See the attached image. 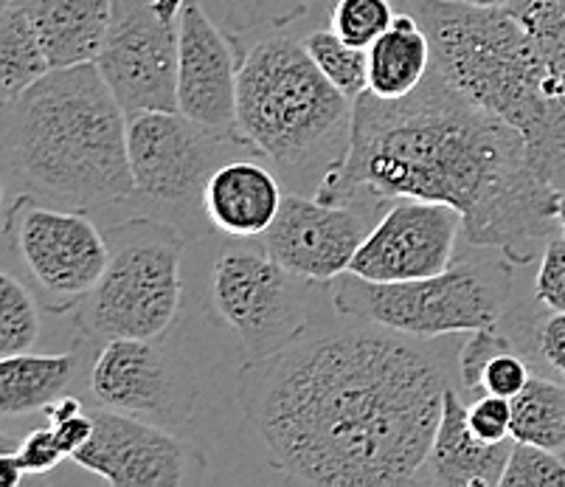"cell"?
Returning a JSON list of instances; mask_svg holds the SVG:
<instances>
[{
    "label": "cell",
    "instance_id": "cell-1",
    "mask_svg": "<svg viewBox=\"0 0 565 487\" xmlns=\"http://www.w3.org/2000/svg\"><path fill=\"white\" fill-rule=\"evenodd\" d=\"M448 387L434 338L338 313L245 363L239 406L285 479L392 487L423 476Z\"/></svg>",
    "mask_w": 565,
    "mask_h": 487
},
{
    "label": "cell",
    "instance_id": "cell-2",
    "mask_svg": "<svg viewBox=\"0 0 565 487\" xmlns=\"http://www.w3.org/2000/svg\"><path fill=\"white\" fill-rule=\"evenodd\" d=\"M330 203L385 209L416 198L459 209L461 237L515 265L534 263L557 229V189L526 138L467 99L436 65L399 99H354L352 147L316 194Z\"/></svg>",
    "mask_w": 565,
    "mask_h": 487
},
{
    "label": "cell",
    "instance_id": "cell-3",
    "mask_svg": "<svg viewBox=\"0 0 565 487\" xmlns=\"http://www.w3.org/2000/svg\"><path fill=\"white\" fill-rule=\"evenodd\" d=\"M9 192L102 212L138 198L127 113L96 63L54 68L3 102Z\"/></svg>",
    "mask_w": 565,
    "mask_h": 487
},
{
    "label": "cell",
    "instance_id": "cell-4",
    "mask_svg": "<svg viewBox=\"0 0 565 487\" xmlns=\"http://www.w3.org/2000/svg\"><path fill=\"white\" fill-rule=\"evenodd\" d=\"M416 14L434 49V65L467 99L510 121L554 189H565V105L532 40L507 7L467 0H397Z\"/></svg>",
    "mask_w": 565,
    "mask_h": 487
},
{
    "label": "cell",
    "instance_id": "cell-5",
    "mask_svg": "<svg viewBox=\"0 0 565 487\" xmlns=\"http://www.w3.org/2000/svg\"><path fill=\"white\" fill-rule=\"evenodd\" d=\"M352 127L354 99L321 74L305 40L265 38L243 54L236 133L290 192H321L347 161Z\"/></svg>",
    "mask_w": 565,
    "mask_h": 487
},
{
    "label": "cell",
    "instance_id": "cell-6",
    "mask_svg": "<svg viewBox=\"0 0 565 487\" xmlns=\"http://www.w3.org/2000/svg\"><path fill=\"white\" fill-rule=\"evenodd\" d=\"M107 245L105 274L74 313L82 336L90 347L167 338L183 301L181 229L161 218H127L107 229Z\"/></svg>",
    "mask_w": 565,
    "mask_h": 487
},
{
    "label": "cell",
    "instance_id": "cell-7",
    "mask_svg": "<svg viewBox=\"0 0 565 487\" xmlns=\"http://www.w3.org/2000/svg\"><path fill=\"white\" fill-rule=\"evenodd\" d=\"M512 294L515 263L507 256L461 260L441 274L408 282H369L349 271L332 279V305L338 313L416 338L456 336L498 325L510 310Z\"/></svg>",
    "mask_w": 565,
    "mask_h": 487
},
{
    "label": "cell",
    "instance_id": "cell-8",
    "mask_svg": "<svg viewBox=\"0 0 565 487\" xmlns=\"http://www.w3.org/2000/svg\"><path fill=\"white\" fill-rule=\"evenodd\" d=\"M3 245L40 305L56 316L87 299L110 260L107 234L87 212L54 207L32 194H14L9 203Z\"/></svg>",
    "mask_w": 565,
    "mask_h": 487
},
{
    "label": "cell",
    "instance_id": "cell-9",
    "mask_svg": "<svg viewBox=\"0 0 565 487\" xmlns=\"http://www.w3.org/2000/svg\"><path fill=\"white\" fill-rule=\"evenodd\" d=\"M316 282L290 274L265 245L228 243L212 268V301L250 361L274 356L316 321L307 290Z\"/></svg>",
    "mask_w": 565,
    "mask_h": 487
},
{
    "label": "cell",
    "instance_id": "cell-10",
    "mask_svg": "<svg viewBox=\"0 0 565 487\" xmlns=\"http://www.w3.org/2000/svg\"><path fill=\"white\" fill-rule=\"evenodd\" d=\"M127 147L138 198L186 209L198 203L203 209L209 178L225 161L250 150L243 138L198 125L181 110H141L127 116Z\"/></svg>",
    "mask_w": 565,
    "mask_h": 487
},
{
    "label": "cell",
    "instance_id": "cell-11",
    "mask_svg": "<svg viewBox=\"0 0 565 487\" xmlns=\"http://www.w3.org/2000/svg\"><path fill=\"white\" fill-rule=\"evenodd\" d=\"M186 0H116L96 65L127 116L178 110L181 14Z\"/></svg>",
    "mask_w": 565,
    "mask_h": 487
},
{
    "label": "cell",
    "instance_id": "cell-12",
    "mask_svg": "<svg viewBox=\"0 0 565 487\" xmlns=\"http://www.w3.org/2000/svg\"><path fill=\"white\" fill-rule=\"evenodd\" d=\"M96 406L132 414L181 432L194 414L200 381L181 352L147 338H118L99 347L87 375Z\"/></svg>",
    "mask_w": 565,
    "mask_h": 487
},
{
    "label": "cell",
    "instance_id": "cell-13",
    "mask_svg": "<svg viewBox=\"0 0 565 487\" xmlns=\"http://www.w3.org/2000/svg\"><path fill=\"white\" fill-rule=\"evenodd\" d=\"M380 218L383 212L366 203H330L287 192L279 218L259 240L290 274L323 285L347 274Z\"/></svg>",
    "mask_w": 565,
    "mask_h": 487
},
{
    "label": "cell",
    "instance_id": "cell-14",
    "mask_svg": "<svg viewBox=\"0 0 565 487\" xmlns=\"http://www.w3.org/2000/svg\"><path fill=\"white\" fill-rule=\"evenodd\" d=\"M465 220L448 203L403 198L385 209L354 254L349 274L369 282H408L454 265Z\"/></svg>",
    "mask_w": 565,
    "mask_h": 487
},
{
    "label": "cell",
    "instance_id": "cell-15",
    "mask_svg": "<svg viewBox=\"0 0 565 487\" xmlns=\"http://www.w3.org/2000/svg\"><path fill=\"white\" fill-rule=\"evenodd\" d=\"M94 437L71 459L113 487H178L200 459L169 428L132 414L94 409Z\"/></svg>",
    "mask_w": 565,
    "mask_h": 487
},
{
    "label": "cell",
    "instance_id": "cell-16",
    "mask_svg": "<svg viewBox=\"0 0 565 487\" xmlns=\"http://www.w3.org/2000/svg\"><path fill=\"white\" fill-rule=\"evenodd\" d=\"M234 45L200 0H186L181 14V65L178 110L203 127L239 138L236 133Z\"/></svg>",
    "mask_w": 565,
    "mask_h": 487
},
{
    "label": "cell",
    "instance_id": "cell-17",
    "mask_svg": "<svg viewBox=\"0 0 565 487\" xmlns=\"http://www.w3.org/2000/svg\"><path fill=\"white\" fill-rule=\"evenodd\" d=\"M281 203L279 176L243 156L225 161L203 192L205 220L234 240L262 237L279 218Z\"/></svg>",
    "mask_w": 565,
    "mask_h": 487
},
{
    "label": "cell",
    "instance_id": "cell-18",
    "mask_svg": "<svg viewBox=\"0 0 565 487\" xmlns=\"http://www.w3.org/2000/svg\"><path fill=\"white\" fill-rule=\"evenodd\" d=\"M512 445H515V437L501 440V443H484L476 437L467 423V406L461 403L459 392L448 387L441 423L436 428L419 481L448 487H501Z\"/></svg>",
    "mask_w": 565,
    "mask_h": 487
},
{
    "label": "cell",
    "instance_id": "cell-19",
    "mask_svg": "<svg viewBox=\"0 0 565 487\" xmlns=\"http://www.w3.org/2000/svg\"><path fill=\"white\" fill-rule=\"evenodd\" d=\"M38 29L51 68L96 63L107 43L116 0H18Z\"/></svg>",
    "mask_w": 565,
    "mask_h": 487
},
{
    "label": "cell",
    "instance_id": "cell-20",
    "mask_svg": "<svg viewBox=\"0 0 565 487\" xmlns=\"http://www.w3.org/2000/svg\"><path fill=\"white\" fill-rule=\"evenodd\" d=\"M434 65V49L423 23L399 9L394 23L369 45V91L383 99H399L423 85Z\"/></svg>",
    "mask_w": 565,
    "mask_h": 487
},
{
    "label": "cell",
    "instance_id": "cell-21",
    "mask_svg": "<svg viewBox=\"0 0 565 487\" xmlns=\"http://www.w3.org/2000/svg\"><path fill=\"white\" fill-rule=\"evenodd\" d=\"M79 372V358L74 352L60 356H9L0 358V409L12 414L45 412L51 403L68 394Z\"/></svg>",
    "mask_w": 565,
    "mask_h": 487
},
{
    "label": "cell",
    "instance_id": "cell-22",
    "mask_svg": "<svg viewBox=\"0 0 565 487\" xmlns=\"http://www.w3.org/2000/svg\"><path fill=\"white\" fill-rule=\"evenodd\" d=\"M51 68L38 29L18 0H3L0 12V91L3 102L43 80Z\"/></svg>",
    "mask_w": 565,
    "mask_h": 487
},
{
    "label": "cell",
    "instance_id": "cell-23",
    "mask_svg": "<svg viewBox=\"0 0 565 487\" xmlns=\"http://www.w3.org/2000/svg\"><path fill=\"white\" fill-rule=\"evenodd\" d=\"M512 437L565 456V383L529 378L512 398Z\"/></svg>",
    "mask_w": 565,
    "mask_h": 487
},
{
    "label": "cell",
    "instance_id": "cell-24",
    "mask_svg": "<svg viewBox=\"0 0 565 487\" xmlns=\"http://www.w3.org/2000/svg\"><path fill=\"white\" fill-rule=\"evenodd\" d=\"M532 40L548 76V88L565 105V0H510L507 3Z\"/></svg>",
    "mask_w": 565,
    "mask_h": 487
},
{
    "label": "cell",
    "instance_id": "cell-25",
    "mask_svg": "<svg viewBox=\"0 0 565 487\" xmlns=\"http://www.w3.org/2000/svg\"><path fill=\"white\" fill-rule=\"evenodd\" d=\"M40 299L23 279L0 274V358L32 352L40 341Z\"/></svg>",
    "mask_w": 565,
    "mask_h": 487
},
{
    "label": "cell",
    "instance_id": "cell-26",
    "mask_svg": "<svg viewBox=\"0 0 565 487\" xmlns=\"http://www.w3.org/2000/svg\"><path fill=\"white\" fill-rule=\"evenodd\" d=\"M307 51L321 68V74L349 99H358L369 91V51L343 43L332 29H316L305 38Z\"/></svg>",
    "mask_w": 565,
    "mask_h": 487
},
{
    "label": "cell",
    "instance_id": "cell-27",
    "mask_svg": "<svg viewBox=\"0 0 565 487\" xmlns=\"http://www.w3.org/2000/svg\"><path fill=\"white\" fill-rule=\"evenodd\" d=\"M397 18L394 0H332L330 29L354 49H366Z\"/></svg>",
    "mask_w": 565,
    "mask_h": 487
},
{
    "label": "cell",
    "instance_id": "cell-28",
    "mask_svg": "<svg viewBox=\"0 0 565 487\" xmlns=\"http://www.w3.org/2000/svg\"><path fill=\"white\" fill-rule=\"evenodd\" d=\"M312 0H214L220 23L231 32H259L292 23L310 9Z\"/></svg>",
    "mask_w": 565,
    "mask_h": 487
},
{
    "label": "cell",
    "instance_id": "cell-29",
    "mask_svg": "<svg viewBox=\"0 0 565 487\" xmlns=\"http://www.w3.org/2000/svg\"><path fill=\"white\" fill-rule=\"evenodd\" d=\"M501 487H565V456L515 440Z\"/></svg>",
    "mask_w": 565,
    "mask_h": 487
},
{
    "label": "cell",
    "instance_id": "cell-30",
    "mask_svg": "<svg viewBox=\"0 0 565 487\" xmlns=\"http://www.w3.org/2000/svg\"><path fill=\"white\" fill-rule=\"evenodd\" d=\"M510 350H512V341L498 330V325L470 332V338H467L465 347L459 350L461 387H465L467 392H481L484 372L487 367H490L492 358Z\"/></svg>",
    "mask_w": 565,
    "mask_h": 487
},
{
    "label": "cell",
    "instance_id": "cell-31",
    "mask_svg": "<svg viewBox=\"0 0 565 487\" xmlns=\"http://www.w3.org/2000/svg\"><path fill=\"white\" fill-rule=\"evenodd\" d=\"M3 454H9L18 463V468L23 470L25 476H43L49 470H54L56 465L63 463L65 451L63 445L56 443L54 428L45 425V428H34L32 434H25L14 448H7Z\"/></svg>",
    "mask_w": 565,
    "mask_h": 487
},
{
    "label": "cell",
    "instance_id": "cell-32",
    "mask_svg": "<svg viewBox=\"0 0 565 487\" xmlns=\"http://www.w3.org/2000/svg\"><path fill=\"white\" fill-rule=\"evenodd\" d=\"M534 299L546 310H565V234H554L541 254L534 276Z\"/></svg>",
    "mask_w": 565,
    "mask_h": 487
},
{
    "label": "cell",
    "instance_id": "cell-33",
    "mask_svg": "<svg viewBox=\"0 0 565 487\" xmlns=\"http://www.w3.org/2000/svg\"><path fill=\"white\" fill-rule=\"evenodd\" d=\"M467 423L484 443H501L512 437V400L484 392L467 406Z\"/></svg>",
    "mask_w": 565,
    "mask_h": 487
},
{
    "label": "cell",
    "instance_id": "cell-34",
    "mask_svg": "<svg viewBox=\"0 0 565 487\" xmlns=\"http://www.w3.org/2000/svg\"><path fill=\"white\" fill-rule=\"evenodd\" d=\"M532 372H529L526 361L521 356H515V350L501 352L490 361L484 372V383H481V392L501 394V398H518L523 392V387L529 383Z\"/></svg>",
    "mask_w": 565,
    "mask_h": 487
},
{
    "label": "cell",
    "instance_id": "cell-35",
    "mask_svg": "<svg viewBox=\"0 0 565 487\" xmlns=\"http://www.w3.org/2000/svg\"><path fill=\"white\" fill-rule=\"evenodd\" d=\"M534 336L543 361L565 381V310H548L534 327Z\"/></svg>",
    "mask_w": 565,
    "mask_h": 487
},
{
    "label": "cell",
    "instance_id": "cell-36",
    "mask_svg": "<svg viewBox=\"0 0 565 487\" xmlns=\"http://www.w3.org/2000/svg\"><path fill=\"white\" fill-rule=\"evenodd\" d=\"M51 428H54L56 443L63 445L65 454L74 456L76 451L87 443V440L94 437V417H90V412H82V414H76V417H68V420H54V423H51Z\"/></svg>",
    "mask_w": 565,
    "mask_h": 487
},
{
    "label": "cell",
    "instance_id": "cell-37",
    "mask_svg": "<svg viewBox=\"0 0 565 487\" xmlns=\"http://www.w3.org/2000/svg\"><path fill=\"white\" fill-rule=\"evenodd\" d=\"M85 412V406H82V400L74 398V394H63V398L56 400V403H51L49 409H45V414H49V420L54 423V420H68V417H76V414Z\"/></svg>",
    "mask_w": 565,
    "mask_h": 487
},
{
    "label": "cell",
    "instance_id": "cell-38",
    "mask_svg": "<svg viewBox=\"0 0 565 487\" xmlns=\"http://www.w3.org/2000/svg\"><path fill=\"white\" fill-rule=\"evenodd\" d=\"M0 474H3V485L7 487H18L20 479H23V470L18 468V463H14L12 456L3 454L0 456Z\"/></svg>",
    "mask_w": 565,
    "mask_h": 487
},
{
    "label": "cell",
    "instance_id": "cell-39",
    "mask_svg": "<svg viewBox=\"0 0 565 487\" xmlns=\"http://www.w3.org/2000/svg\"><path fill=\"white\" fill-rule=\"evenodd\" d=\"M557 229L559 234H565V189L557 192Z\"/></svg>",
    "mask_w": 565,
    "mask_h": 487
},
{
    "label": "cell",
    "instance_id": "cell-40",
    "mask_svg": "<svg viewBox=\"0 0 565 487\" xmlns=\"http://www.w3.org/2000/svg\"><path fill=\"white\" fill-rule=\"evenodd\" d=\"M472 7H507L510 0H467Z\"/></svg>",
    "mask_w": 565,
    "mask_h": 487
}]
</instances>
